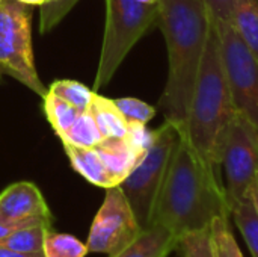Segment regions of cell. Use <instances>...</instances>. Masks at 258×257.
Segmentation results:
<instances>
[{
	"instance_id": "obj_25",
	"label": "cell",
	"mask_w": 258,
	"mask_h": 257,
	"mask_svg": "<svg viewBox=\"0 0 258 257\" xmlns=\"http://www.w3.org/2000/svg\"><path fill=\"white\" fill-rule=\"evenodd\" d=\"M113 103L125 118L128 124H145L150 123L157 109L139 98L135 97H122V98H113Z\"/></svg>"
},
{
	"instance_id": "obj_22",
	"label": "cell",
	"mask_w": 258,
	"mask_h": 257,
	"mask_svg": "<svg viewBox=\"0 0 258 257\" xmlns=\"http://www.w3.org/2000/svg\"><path fill=\"white\" fill-rule=\"evenodd\" d=\"M230 218L231 217L227 215L218 217L210 224V235L216 257H243L242 250L234 238Z\"/></svg>"
},
{
	"instance_id": "obj_9",
	"label": "cell",
	"mask_w": 258,
	"mask_h": 257,
	"mask_svg": "<svg viewBox=\"0 0 258 257\" xmlns=\"http://www.w3.org/2000/svg\"><path fill=\"white\" fill-rule=\"evenodd\" d=\"M0 221L12 229L51 227L53 218L38 186L30 182H17L0 194Z\"/></svg>"
},
{
	"instance_id": "obj_11",
	"label": "cell",
	"mask_w": 258,
	"mask_h": 257,
	"mask_svg": "<svg viewBox=\"0 0 258 257\" xmlns=\"http://www.w3.org/2000/svg\"><path fill=\"white\" fill-rule=\"evenodd\" d=\"M94 148L101 158L115 186H118L130 174V171L145 155L135 148L127 136L103 138Z\"/></svg>"
},
{
	"instance_id": "obj_21",
	"label": "cell",
	"mask_w": 258,
	"mask_h": 257,
	"mask_svg": "<svg viewBox=\"0 0 258 257\" xmlns=\"http://www.w3.org/2000/svg\"><path fill=\"white\" fill-rule=\"evenodd\" d=\"M86 244H82L76 236L57 233L48 229L44 236V257H85L88 254Z\"/></svg>"
},
{
	"instance_id": "obj_8",
	"label": "cell",
	"mask_w": 258,
	"mask_h": 257,
	"mask_svg": "<svg viewBox=\"0 0 258 257\" xmlns=\"http://www.w3.org/2000/svg\"><path fill=\"white\" fill-rule=\"evenodd\" d=\"M141 233L142 229L121 188H107L104 201L91 224L88 251L115 256L133 244Z\"/></svg>"
},
{
	"instance_id": "obj_3",
	"label": "cell",
	"mask_w": 258,
	"mask_h": 257,
	"mask_svg": "<svg viewBox=\"0 0 258 257\" xmlns=\"http://www.w3.org/2000/svg\"><path fill=\"white\" fill-rule=\"evenodd\" d=\"M236 112L213 20L181 133L216 168H221L219 155L224 133Z\"/></svg>"
},
{
	"instance_id": "obj_33",
	"label": "cell",
	"mask_w": 258,
	"mask_h": 257,
	"mask_svg": "<svg viewBox=\"0 0 258 257\" xmlns=\"http://www.w3.org/2000/svg\"><path fill=\"white\" fill-rule=\"evenodd\" d=\"M48 2H57V0H47V3H48ZM44 5H45V3H44Z\"/></svg>"
},
{
	"instance_id": "obj_10",
	"label": "cell",
	"mask_w": 258,
	"mask_h": 257,
	"mask_svg": "<svg viewBox=\"0 0 258 257\" xmlns=\"http://www.w3.org/2000/svg\"><path fill=\"white\" fill-rule=\"evenodd\" d=\"M32 11L18 0H3L0 6V36L20 53L33 58L30 35Z\"/></svg>"
},
{
	"instance_id": "obj_32",
	"label": "cell",
	"mask_w": 258,
	"mask_h": 257,
	"mask_svg": "<svg viewBox=\"0 0 258 257\" xmlns=\"http://www.w3.org/2000/svg\"><path fill=\"white\" fill-rule=\"evenodd\" d=\"M136 2H141V3H159V0H136Z\"/></svg>"
},
{
	"instance_id": "obj_15",
	"label": "cell",
	"mask_w": 258,
	"mask_h": 257,
	"mask_svg": "<svg viewBox=\"0 0 258 257\" xmlns=\"http://www.w3.org/2000/svg\"><path fill=\"white\" fill-rule=\"evenodd\" d=\"M230 23L258 61V0H233Z\"/></svg>"
},
{
	"instance_id": "obj_26",
	"label": "cell",
	"mask_w": 258,
	"mask_h": 257,
	"mask_svg": "<svg viewBox=\"0 0 258 257\" xmlns=\"http://www.w3.org/2000/svg\"><path fill=\"white\" fill-rule=\"evenodd\" d=\"M79 0H57L48 2L41 6V20H39V30L45 33L51 30L71 9L76 6Z\"/></svg>"
},
{
	"instance_id": "obj_2",
	"label": "cell",
	"mask_w": 258,
	"mask_h": 257,
	"mask_svg": "<svg viewBox=\"0 0 258 257\" xmlns=\"http://www.w3.org/2000/svg\"><path fill=\"white\" fill-rule=\"evenodd\" d=\"M160 27L168 48V80L159 101L165 120L183 127L213 17L204 0H159Z\"/></svg>"
},
{
	"instance_id": "obj_23",
	"label": "cell",
	"mask_w": 258,
	"mask_h": 257,
	"mask_svg": "<svg viewBox=\"0 0 258 257\" xmlns=\"http://www.w3.org/2000/svg\"><path fill=\"white\" fill-rule=\"evenodd\" d=\"M48 92L65 100L67 103L74 106L79 112H85L89 109L95 94L86 85L76 80H56L48 86Z\"/></svg>"
},
{
	"instance_id": "obj_5",
	"label": "cell",
	"mask_w": 258,
	"mask_h": 257,
	"mask_svg": "<svg viewBox=\"0 0 258 257\" xmlns=\"http://www.w3.org/2000/svg\"><path fill=\"white\" fill-rule=\"evenodd\" d=\"M180 138V126L165 120V123L154 130L153 142L142 159L118 185L142 230L148 229L153 223L156 201Z\"/></svg>"
},
{
	"instance_id": "obj_19",
	"label": "cell",
	"mask_w": 258,
	"mask_h": 257,
	"mask_svg": "<svg viewBox=\"0 0 258 257\" xmlns=\"http://www.w3.org/2000/svg\"><path fill=\"white\" fill-rule=\"evenodd\" d=\"M44 98V112L45 117L48 120V123L51 124L53 130L56 132V135L59 138H62L70 127L74 124V121L77 120V117L80 115V112L71 106L70 103H67L65 100L59 98L57 95L47 92Z\"/></svg>"
},
{
	"instance_id": "obj_34",
	"label": "cell",
	"mask_w": 258,
	"mask_h": 257,
	"mask_svg": "<svg viewBox=\"0 0 258 257\" xmlns=\"http://www.w3.org/2000/svg\"><path fill=\"white\" fill-rule=\"evenodd\" d=\"M2 2H3V0H0V6H2Z\"/></svg>"
},
{
	"instance_id": "obj_24",
	"label": "cell",
	"mask_w": 258,
	"mask_h": 257,
	"mask_svg": "<svg viewBox=\"0 0 258 257\" xmlns=\"http://www.w3.org/2000/svg\"><path fill=\"white\" fill-rule=\"evenodd\" d=\"M175 251L181 257H216L210 227L183 235L177 242Z\"/></svg>"
},
{
	"instance_id": "obj_29",
	"label": "cell",
	"mask_w": 258,
	"mask_h": 257,
	"mask_svg": "<svg viewBox=\"0 0 258 257\" xmlns=\"http://www.w3.org/2000/svg\"><path fill=\"white\" fill-rule=\"evenodd\" d=\"M249 195L252 198V204H254V209H255V212H257L258 215V173L254 183H252V186H251V189H249Z\"/></svg>"
},
{
	"instance_id": "obj_28",
	"label": "cell",
	"mask_w": 258,
	"mask_h": 257,
	"mask_svg": "<svg viewBox=\"0 0 258 257\" xmlns=\"http://www.w3.org/2000/svg\"><path fill=\"white\" fill-rule=\"evenodd\" d=\"M0 257H44L42 253H20L0 247Z\"/></svg>"
},
{
	"instance_id": "obj_17",
	"label": "cell",
	"mask_w": 258,
	"mask_h": 257,
	"mask_svg": "<svg viewBox=\"0 0 258 257\" xmlns=\"http://www.w3.org/2000/svg\"><path fill=\"white\" fill-rule=\"evenodd\" d=\"M231 218L239 229L251 257H258V215L249 194L231 209Z\"/></svg>"
},
{
	"instance_id": "obj_18",
	"label": "cell",
	"mask_w": 258,
	"mask_h": 257,
	"mask_svg": "<svg viewBox=\"0 0 258 257\" xmlns=\"http://www.w3.org/2000/svg\"><path fill=\"white\" fill-rule=\"evenodd\" d=\"M101 139L103 135L89 109L80 112V115L70 127V130L60 138L62 144H71L76 147H86V148H94Z\"/></svg>"
},
{
	"instance_id": "obj_12",
	"label": "cell",
	"mask_w": 258,
	"mask_h": 257,
	"mask_svg": "<svg viewBox=\"0 0 258 257\" xmlns=\"http://www.w3.org/2000/svg\"><path fill=\"white\" fill-rule=\"evenodd\" d=\"M0 74H8L18 82L24 83L29 89L36 92L41 97H45L48 92V88L44 86L41 82L33 58H29L18 50H15L11 44H8L0 36Z\"/></svg>"
},
{
	"instance_id": "obj_35",
	"label": "cell",
	"mask_w": 258,
	"mask_h": 257,
	"mask_svg": "<svg viewBox=\"0 0 258 257\" xmlns=\"http://www.w3.org/2000/svg\"><path fill=\"white\" fill-rule=\"evenodd\" d=\"M0 77H2V74H0Z\"/></svg>"
},
{
	"instance_id": "obj_4",
	"label": "cell",
	"mask_w": 258,
	"mask_h": 257,
	"mask_svg": "<svg viewBox=\"0 0 258 257\" xmlns=\"http://www.w3.org/2000/svg\"><path fill=\"white\" fill-rule=\"evenodd\" d=\"M160 14L159 3L136 0H106V27L100 64L94 80V92L104 88L133 48L154 26Z\"/></svg>"
},
{
	"instance_id": "obj_31",
	"label": "cell",
	"mask_w": 258,
	"mask_h": 257,
	"mask_svg": "<svg viewBox=\"0 0 258 257\" xmlns=\"http://www.w3.org/2000/svg\"><path fill=\"white\" fill-rule=\"evenodd\" d=\"M24 5H29V6H42L44 3H47V0H18Z\"/></svg>"
},
{
	"instance_id": "obj_27",
	"label": "cell",
	"mask_w": 258,
	"mask_h": 257,
	"mask_svg": "<svg viewBox=\"0 0 258 257\" xmlns=\"http://www.w3.org/2000/svg\"><path fill=\"white\" fill-rule=\"evenodd\" d=\"M213 20L218 21H230L233 0H204Z\"/></svg>"
},
{
	"instance_id": "obj_6",
	"label": "cell",
	"mask_w": 258,
	"mask_h": 257,
	"mask_svg": "<svg viewBox=\"0 0 258 257\" xmlns=\"http://www.w3.org/2000/svg\"><path fill=\"white\" fill-rule=\"evenodd\" d=\"M219 162L231 215V209L249 194L258 173V130L239 112L224 133Z\"/></svg>"
},
{
	"instance_id": "obj_13",
	"label": "cell",
	"mask_w": 258,
	"mask_h": 257,
	"mask_svg": "<svg viewBox=\"0 0 258 257\" xmlns=\"http://www.w3.org/2000/svg\"><path fill=\"white\" fill-rule=\"evenodd\" d=\"M178 238L168 229L153 224L142 230L138 239L112 257H169L175 251Z\"/></svg>"
},
{
	"instance_id": "obj_20",
	"label": "cell",
	"mask_w": 258,
	"mask_h": 257,
	"mask_svg": "<svg viewBox=\"0 0 258 257\" xmlns=\"http://www.w3.org/2000/svg\"><path fill=\"white\" fill-rule=\"evenodd\" d=\"M51 229L47 226H33L12 230L0 241V247L20 253H42L45 232Z\"/></svg>"
},
{
	"instance_id": "obj_7",
	"label": "cell",
	"mask_w": 258,
	"mask_h": 257,
	"mask_svg": "<svg viewBox=\"0 0 258 257\" xmlns=\"http://www.w3.org/2000/svg\"><path fill=\"white\" fill-rule=\"evenodd\" d=\"M215 24L234 108L258 130V61L230 21Z\"/></svg>"
},
{
	"instance_id": "obj_1",
	"label": "cell",
	"mask_w": 258,
	"mask_h": 257,
	"mask_svg": "<svg viewBox=\"0 0 258 257\" xmlns=\"http://www.w3.org/2000/svg\"><path fill=\"white\" fill-rule=\"evenodd\" d=\"M231 217L219 168L209 164L181 133L163 179L153 224L162 226L178 239L210 227L218 217Z\"/></svg>"
},
{
	"instance_id": "obj_30",
	"label": "cell",
	"mask_w": 258,
	"mask_h": 257,
	"mask_svg": "<svg viewBox=\"0 0 258 257\" xmlns=\"http://www.w3.org/2000/svg\"><path fill=\"white\" fill-rule=\"evenodd\" d=\"M12 230H15V229H12V227H9V226H6L3 221H0V241L3 239V238H6Z\"/></svg>"
},
{
	"instance_id": "obj_16",
	"label": "cell",
	"mask_w": 258,
	"mask_h": 257,
	"mask_svg": "<svg viewBox=\"0 0 258 257\" xmlns=\"http://www.w3.org/2000/svg\"><path fill=\"white\" fill-rule=\"evenodd\" d=\"M89 112L95 118L103 138H122L127 135L128 123L112 98H106L95 92L89 106Z\"/></svg>"
},
{
	"instance_id": "obj_14",
	"label": "cell",
	"mask_w": 258,
	"mask_h": 257,
	"mask_svg": "<svg viewBox=\"0 0 258 257\" xmlns=\"http://www.w3.org/2000/svg\"><path fill=\"white\" fill-rule=\"evenodd\" d=\"M62 145L70 159L71 167L82 177H85V180L104 189L115 186L95 148L76 147L71 144H62Z\"/></svg>"
}]
</instances>
